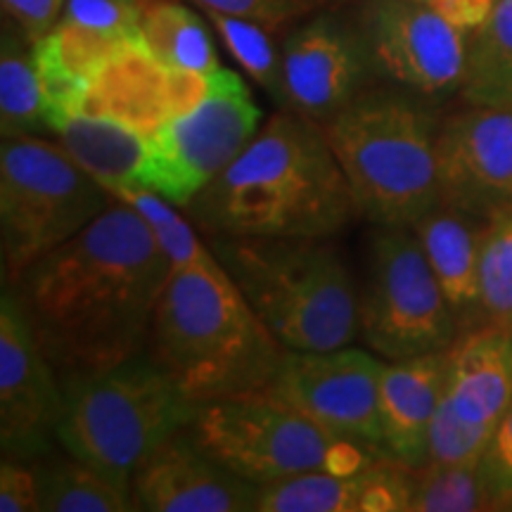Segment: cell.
I'll use <instances>...</instances> for the list:
<instances>
[{
	"mask_svg": "<svg viewBox=\"0 0 512 512\" xmlns=\"http://www.w3.org/2000/svg\"><path fill=\"white\" fill-rule=\"evenodd\" d=\"M171 268L138 211L114 200L10 287L50 366L69 382L143 354Z\"/></svg>",
	"mask_w": 512,
	"mask_h": 512,
	"instance_id": "cell-1",
	"label": "cell"
},
{
	"mask_svg": "<svg viewBox=\"0 0 512 512\" xmlns=\"http://www.w3.org/2000/svg\"><path fill=\"white\" fill-rule=\"evenodd\" d=\"M185 214L207 238H335L358 209L325 128L280 110Z\"/></svg>",
	"mask_w": 512,
	"mask_h": 512,
	"instance_id": "cell-2",
	"label": "cell"
},
{
	"mask_svg": "<svg viewBox=\"0 0 512 512\" xmlns=\"http://www.w3.org/2000/svg\"><path fill=\"white\" fill-rule=\"evenodd\" d=\"M285 351L219 259L171 268L150 325L147 354L188 399L204 403L266 389Z\"/></svg>",
	"mask_w": 512,
	"mask_h": 512,
	"instance_id": "cell-3",
	"label": "cell"
},
{
	"mask_svg": "<svg viewBox=\"0 0 512 512\" xmlns=\"http://www.w3.org/2000/svg\"><path fill=\"white\" fill-rule=\"evenodd\" d=\"M439 126L430 100L396 86H370L323 126L370 226H413L439 207Z\"/></svg>",
	"mask_w": 512,
	"mask_h": 512,
	"instance_id": "cell-4",
	"label": "cell"
},
{
	"mask_svg": "<svg viewBox=\"0 0 512 512\" xmlns=\"http://www.w3.org/2000/svg\"><path fill=\"white\" fill-rule=\"evenodd\" d=\"M330 238H221L207 245L287 351H332L358 337V290Z\"/></svg>",
	"mask_w": 512,
	"mask_h": 512,
	"instance_id": "cell-5",
	"label": "cell"
},
{
	"mask_svg": "<svg viewBox=\"0 0 512 512\" xmlns=\"http://www.w3.org/2000/svg\"><path fill=\"white\" fill-rule=\"evenodd\" d=\"M62 392L57 444L128 491L138 467L200 408L147 349L102 373L62 382Z\"/></svg>",
	"mask_w": 512,
	"mask_h": 512,
	"instance_id": "cell-6",
	"label": "cell"
},
{
	"mask_svg": "<svg viewBox=\"0 0 512 512\" xmlns=\"http://www.w3.org/2000/svg\"><path fill=\"white\" fill-rule=\"evenodd\" d=\"M185 430L209 458L256 486L389 460L328 432L268 387L200 403Z\"/></svg>",
	"mask_w": 512,
	"mask_h": 512,
	"instance_id": "cell-7",
	"label": "cell"
},
{
	"mask_svg": "<svg viewBox=\"0 0 512 512\" xmlns=\"http://www.w3.org/2000/svg\"><path fill=\"white\" fill-rule=\"evenodd\" d=\"M112 192L88 174L62 143L8 138L0 147V256L15 285L41 259L112 207Z\"/></svg>",
	"mask_w": 512,
	"mask_h": 512,
	"instance_id": "cell-8",
	"label": "cell"
},
{
	"mask_svg": "<svg viewBox=\"0 0 512 512\" xmlns=\"http://www.w3.org/2000/svg\"><path fill=\"white\" fill-rule=\"evenodd\" d=\"M460 323L411 226H375L358 290V337L387 361L448 351Z\"/></svg>",
	"mask_w": 512,
	"mask_h": 512,
	"instance_id": "cell-9",
	"label": "cell"
},
{
	"mask_svg": "<svg viewBox=\"0 0 512 512\" xmlns=\"http://www.w3.org/2000/svg\"><path fill=\"white\" fill-rule=\"evenodd\" d=\"M264 112L230 69L209 74V93L195 110L150 138L143 188L185 209L259 133Z\"/></svg>",
	"mask_w": 512,
	"mask_h": 512,
	"instance_id": "cell-10",
	"label": "cell"
},
{
	"mask_svg": "<svg viewBox=\"0 0 512 512\" xmlns=\"http://www.w3.org/2000/svg\"><path fill=\"white\" fill-rule=\"evenodd\" d=\"M356 24L377 81L425 100H444L463 88L472 34L453 27L432 5L363 0Z\"/></svg>",
	"mask_w": 512,
	"mask_h": 512,
	"instance_id": "cell-11",
	"label": "cell"
},
{
	"mask_svg": "<svg viewBox=\"0 0 512 512\" xmlns=\"http://www.w3.org/2000/svg\"><path fill=\"white\" fill-rule=\"evenodd\" d=\"M382 366L380 358L351 344L285 351L268 389L328 432L387 456L380 427Z\"/></svg>",
	"mask_w": 512,
	"mask_h": 512,
	"instance_id": "cell-12",
	"label": "cell"
},
{
	"mask_svg": "<svg viewBox=\"0 0 512 512\" xmlns=\"http://www.w3.org/2000/svg\"><path fill=\"white\" fill-rule=\"evenodd\" d=\"M64 408L62 382L31 330L17 292L0 297V444L12 460L46 458Z\"/></svg>",
	"mask_w": 512,
	"mask_h": 512,
	"instance_id": "cell-13",
	"label": "cell"
},
{
	"mask_svg": "<svg viewBox=\"0 0 512 512\" xmlns=\"http://www.w3.org/2000/svg\"><path fill=\"white\" fill-rule=\"evenodd\" d=\"M287 110L325 126L377 81L356 19L311 17L283 41Z\"/></svg>",
	"mask_w": 512,
	"mask_h": 512,
	"instance_id": "cell-14",
	"label": "cell"
},
{
	"mask_svg": "<svg viewBox=\"0 0 512 512\" xmlns=\"http://www.w3.org/2000/svg\"><path fill=\"white\" fill-rule=\"evenodd\" d=\"M441 202L477 219L512 209V107L470 105L441 119Z\"/></svg>",
	"mask_w": 512,
	"mask_h": 512,
	"instance_id": "cell-15",
	"label": "cell"
},
{
	"mask_svg": "<svg viewBox=\"0 0 512 512\" xmlns=\"http://www.w3.org/2000/svg\"><path fill=\"white\" fill-rule=\"evenodd\" d=\"M209 93V76L171 69L145 43L121 50L88 83L83 112L112 119L152 138L195 110Z\"/></svg>",
	"mask_w": 512,
	"mask_h": 512,
	"instance_id": "cell-16",
	"label": "cell"
},
{
	"mask_svg": "<svg viewBox=\"0 0 512 512\" xmlns=\"http://www.w3.org/2000/svg\"><path fill=\"white\" fill-rule=\"evenodd\" d=\"M259 491L228 467L209 458L188 430H181L138 467L131 494L147 512H249Z\"/></svg>",
	"mask_w": 512,
	"mask_h": 512,
	"instance_id": "cell-17",
	"label": "cell"
},
{
	"mask_svg": "<svg viewBox=\"0 0 512 512\" xmlns=\"http://www.w3.org/2000/svg\"><path fill=\"white\" fill-rule=\"evenodd\" d=\"M413 467L377 460L354 472H304L261 486L256 512H411Z\"/></svg>",
	"mask_w": 512,
	"mask_h": 512,
	"instance_id": "cell-18",
	"label": "cell"
},
{
	"mask_svg": "<svg viewBox=\"0 0 512 512\" xmlns=\"http://www.w3.org/2000/svg\"><path fill=\"white\" fill-rule=\"evenodd\" d=\"M446 392V351L387 361L380 375L384 453L396 463L427 465V434Z\"/></svg>",
	"mask_w": 512,
	"mask_h": 512,
	"instance_id": "cell-19",
	"label": "cell"
},
{
	"mask_svg": "<svg viewBox=\"0 0 512 512\" xmlns=\"http://www.w3.org/2000/svg\"><path fill=\"white\" fill-rule=\"evenodd\" d=\"M446 399L467 422L496 430L512 403V330L460 332L446 351Z\"/></svg>",
	"mask_w": 512,
	"mask_h": 512,
	"instance_id": "cell-20",
	"label": "cell"
},
{
	"mask_svg": "<svg viewBox=\"0 0 512 512\" xmlns=\"http://www.w3.org/2000/svg\"><path fill=\"white\" fill-rule=\"evenodd\" d=\"M486 223L441 202L411 226L456 313L460 332L479 325V256Z\"/></svg>",
	"mask_w": 512,
	"mask_h": 512,
	"instance_id": "cell-21",
	"label": "cell"
},
{
	"mask_svg": "<svg viewBox=\"0 0 512 512\" xmlns=\"http://www.w3.org/2000/svg\"><path fill=\"white\" fill-rule=\"evenodd\" d=\"M64 150L107 190L143 188L150 138L112 119L76 114L57 133Z\"/></svg>",
	"mask_w": 512,
	"mask_h": 512,
	"instance_id": "cell-22",
	"label": "cell"
},
{
	"mask_svg": "<svg viewBox=\"0 0 512 512\" xmlns=\"http://www.w3.org/2000/svg\"><path fill=\"white\" fill-rule=\"evenodd\" d=\"M48 131L34 41L15 22H5L0 46V133L8 140Z\"/></svg>",
	"mask_w": 512,
	"mask_h": 512,
	"instance_id": "cell-23",
	"label": "cell"
},
{
	"mask_svg": "<svg viewBox=\"0 0 512 512\" xmlns=\"http://www.w3.org/2000/svg\"><path fill=\"white\" fill-rule=\"evenodd\" d=\"M38 510L41 512H131L133 494L114 484L93 465L67 456L43 460L36 467Z\"/></svg>",
	"mask_w": 512,
	"mask_h": 512,
	"instance_id": "cell-24",
	"label": "cell"
},
{
	"mask_svg": "<svg viewBox=\"0 0 512 512\" xmlns=\"http://www.w3.org/2000/svg\"><path fill=\"white\" fill-rule=\"evenodd\" d=\"M145 48L171 69L214 74L221 64L211 43L207 24L197 12L174 0H152L140 19Z\"/></svg>",
	"mask_w": 512,
	"mask_h": 512,
	"instance_id": "cell-25",
	"label": "cell"
},
{
	"mask_svg": "<svg viewBox=\"0 0 512 512\" xmlns=\"http://www.w3.org/2000/svg\"><path fill=\"white\" fill-rule=\"evenodd\" d=\"M460 93L467 105L512 107V0H496L489 19L470 36Z\"/></svg>",
	"mask_w": 512,
	"mask_h": 512,
	"instance_id": "cell-26",
	"label": "cell"
},
{
	"mask_svg": "<svg viewBox=\"0 0 512 512\" xmlns=\"http://www.w3.org/2000/svg\"><path fill=\"white\" fill-rule=\"evenodd\" d=\"M223 46L242 64V69L259 83L280 110H287V91L283 74V48L273 43L268 27L252 19L226 15L219 10H204Z\"/></svg>",
	"mask_w": 512,
	"mask_h": 512,
	"instance_id": "cell-27",
	"label": "cell"
},
{
	"mask_svg": "<svg viewBox=\"0 0 512 512\" xmlns=\"http://www.w3.org/2000/svg\"><path fill=\"white\" fill-rule=\"evenodd\" d=\"M479 325L512 330V209L486 223L479 256Z\"/></svg>",
	"mask_w": 512,
	"mask_h": 512,
	"instance_id": "cell-28",
	"label": "cell"
},
{
	"mask_svg": "<svg viewBox=\"0 0 512 512\" xmlns=\"http://www.w3.org/2000/svg\"><path fill=\"white\" fill-rule=\"evenodd\" d=\"M112 197L138 211L140 219L150 226L152 235H155L159 247L164 249V254L169 256L174 268L202 266L216 261L209 245H204L197 238L190 221L178 214L176 204L159 197L157 192L145 188H119L112 192Z\"/></svg>",
	"mask_w": 512,
	"mask_h": 512,
	"instance_id": "cell-29",
	"label": "cell"
},
{
	"mask_svg": "<svg viewBox=\"0 0 512 512\" xmlns=\"http://www.w3.org/2000/svg\"><path fill=\"white\" fill-rule=\"evenodd\" d=\"M411 512H475L494 510L479 467L425 465L413 470Z\"/></svg>",
	"mask_w": 512,
	"mask_h": 512,
	"instance_id": "cell-30",
	"label": "cell"
},
{
	"mask_svg": "<svg viewBox=\"0 0 512 512\" xmlns=\"http://www.w3.org/2000/svg\"><path fill=\"white\" fill-rule=\"evenodd\" d=\"M494 430L477 427L458 415L451 401L441 399L427 434V465L479 467Z\"/></svg>",
	"mask_w": 512,
	"mask_h": 512,
	"instance_id": "cell-31",
	"label": "cell"
},
{
	"mask_svg": "<svg viewBox=\"0 0 512 512\" xmlns=\"http://www.w3.org/2000/svg\"><path fill=\"white\" fill-rule=\"evenodd\" d=\"M150 3L152 0H62L55 24L119 41H143L140 19Z\"/></svg>",
	"mask_w": 512,
	"mask_h": 512,
	"instance_id": "cell-32",
	"label": "cell"
},
{
	"mask_svg": "<svg viewBox=\"0 0 512 512\" xmlns=\"http://www.w3.org/2000/svg\"><path fill=\"white\" fill-rule=\"evenodd\" d=\"M202 10H219L226 15L245 17L268 29L304 17L323 0H195Z\"/></svg>",
	"mask_w": 512,
	"mask_h": 512,
	"instance_id": "cell-33",
	"label": "cell"
},
{
	"mask_svg": "<svg viewBox=\"0 0 512 512\" xmlns=\"http://www.w3.org/2000/svg\"><path fill=\"white\" fill-rule=\"evenodd\" d=\"M479 472L498 510L503 498L512 494V403L496 425L491 444L479 463Z\"/></svg>",
	"mask_w": 512,
	"mask_h": 512,
	"instance_id": "cell-34",
	"label": "cell"
},
{
	"mask_svg": "<svg viewBox=\"0 0 512 512\" xmlns=\"http://www.w3.org/2000/svg\"><path fill=\"white\" fill-rule=\"evenodd\" d=\"M0 510L3 512H41L38 510L36 470L22 460H3L0 465Z\"/></svg>",
	"mask_w": 512,
	"mask_h": 512,
	"instance_id": "cell-35",
	"label": "cell"
},
{
	"mask_svg": "<svg viewBox=\"0 0 512 512\" xmlns=\"http://www.w3.org/2000/svg\"><path fill=\"white\" fill-rule=\"evenodd\" d=\"M62 0H3V12L8 15L31 41H38L55 27L60 17Z\"/></svg>",
	"mask_w": 512,
	"mask_h": 512,
	"instance_id": "cell-36",
	"label": "cell"
},
{
	"mask_svg": "<svg viewBox=\"0 0 512 512\" xmlns=\"http://www.w3.org/2000/svg\"><path fill=\"white\" fill-rule=\"evenodd\" d=\"M427 5H432L453 27L463 29L467 34H475L494 12L496 0H432Z\"/></svg>",
	"mask_w": 512,
	"mask_h": 512,
	"instance_id": "cell-37",
	"label": "cell"
},
{
	"mask_svg": "<svg viewBox=\"0 0 512 512\" xmlns=\"http://www.w3.org/2000/svg\"><path fill=\"white\" fill-rule=\"evenodd\" d=\"M498 510H512V494L503 498L501 505H498Z\"/></svg>",
	"mask_w": 512,
	"mask_h": 512,
	"instance_id": "cell-38",
	"label": "cell"
},
{
	"mask_svg": "<svg viewBox=\"0 0 512 512\" xmlns=\"http://www.w3.org/2000/svg\"><path fill=\"white\" fill-rule=\"evenodd\" d=\"M418 3H432V0H418Z\"/></svg>",
	"mask_w": 512,
	"mask_h": 512,
	"instance_id": "cell-39",
	"label": "cell"
},
{
	"mask_svg": "<svg viewBox=\"0 0 512 512\" xmlns=\"http://www.w3.org/2000/svg\"><path fill=\"white\" fill-rule=\"evenodd\" d=\"M323 3H325V0H323Z\"/></svg>",
	"mask_w": 512,
	"mask_h": 512,
	"instance_id": "cell-40",
	"label": "cell"
}]
</instances>
